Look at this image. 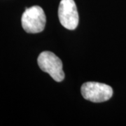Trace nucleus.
Here are the masks:
<instances>
[{"label": "nucleus", "instance_id": "obj_1", "mask_svg": "<svg viewBox=\"0 0 126 126\" xmlns=\"http://www.w3.org/2000/svg\"><path fill=\"white\" fill-rule=\"evenodd\" d=\"M46 23L45 13L39 6H33L26 9L22 15V27L27 33L36 34L41 32L45 28Z\"/></svg>", "mask_w": 126, "mask_h": 126}, {"label": "nucleus", "instance_id": "obj_4", "mask_svg": "<svg viewBox=\"0 0 126 126\" xmlns=\"http://www.w3.org/2000/svg\"><path fill=\"white\" fill-rule=\"evenodd\" d=\"M59 20L63 27L75 30L79 25V14L74 0H61L58 8Z\"/></svg>", "mask_w": 126, "mask_h": 126}, {"label": "nucleus", "instance_id": "obj_2", "mask_svg": "<svg viewBox=\"0 0 126 126\" xmlns=\"http://www.w3.org/2000/svg\"><path fill=\"white\" fill-rule=\"evenodd\" d=\"M38 65L43 72L48 73L55 81L61 82L64 79L63 62L57 55L50 51H44L37 59Z\"/></svg>", "mask_w": 126, "mask_h": 126}, {"label": "nucleus", "instance_id": "obj_3", "mask_svg": "<svg viewBox=\"0 0 126 126\" xmlns=\"http://www.w3.org/2000/svg\"><path fill=\"white\" fill-rule=\"evenodd\" d=\"M81 92L83 98L95 103L106 102L113 95V89L111 86L97 82L83 83L81 88Z\"/></svg>", "mask_w": 126, "mask_h": 126}]
</instances>
